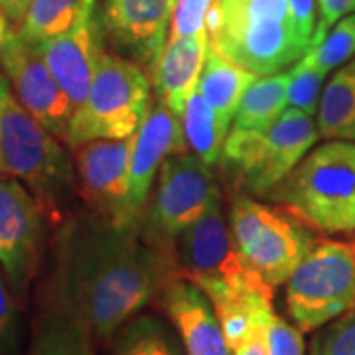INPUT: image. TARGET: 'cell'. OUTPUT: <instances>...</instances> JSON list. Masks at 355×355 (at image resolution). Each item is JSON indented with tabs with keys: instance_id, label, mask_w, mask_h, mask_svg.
Here are the masks:
<instances>
[{
	"instance_id": "obj_26",
	"label": "cell",
	"mask_w": 355,
	"mask_h": 355,
	"mask_svg": "<svg viewBox=\"0 0 355 355\" xmlns=\"http://www.w3.org/2000/svg\"><path fill=\"white\" fill-rule=\"evenodd\" d=\"M352 55H355V12L342 18L326 34V38L304 53L306 60L324 76L345 64Z\"/></svg>"
},
{
	"instance_id": "obj_1",
	"label": "cell",
	"mask_w": 355,
	"mask_h": 355,
	"mask_svg": "<svg viewBox=\"0 0 355 355\" xmlns=\"http://www.w3.org/2000/svg\"><path fill=\"white\" fill-rule=\"evenodd\" d=\"M174 268L144 239L140 223L73 217L55 243L51 306L93 338H111L176 277Z\"/></svg>"
},
{
	"instance_id": "obj_2",
	"label": "cell",
	"mask_w": 355,
	"mask_h": 355,
	"mask_svg": "<svg viewBox=\"0 0 355 355\" xmlns=\"http://www.w3.org/2000/svg\"><path fill=\"white\" fill-rule=\"evenodd\" d=\"M207 36L221 55L261 77L280 73L310 50L288 0H216Z\"/></svg>"
},
{
	"instance_id": "obj_21",
	"label": "cell",
	"mask_w": 355,
	"mask_h": 355,
	"mask_svg": "<svg viewBox=\"0 0 355 355\" xmlns=\"http://www.w3.org/2000/svg\"><path fill=\"white\" fill-rule=\"evenodd\" d=\"M318 132L326 140L355 142V64L336 71L322 91Z\"/></svg>"
},
{
	"instance_id": "obj_11",
	"label": "cell",
	"mask_w": 355,
	"mask_h": 355,
	"mask_svg": "<svg viewBox=\"0 0 355 355\" xmlns=\"http://www.w3.org/2000/svg\"><path fill=\"white\" fill-rule=\"evenodd\" d=\"M44 217L38 200L20 180L0 174V268L18 298L26 296L38 266Z\"/></svg>"
},
{
	"instance_id": "obj_17",
	"label": "cell",
	"mask_w": 355,
	"mask_h": 355,
	"mask_svg": "<svg viewBox=\"0 0 355 355\" xmlns=\"http://www.w3.org/2000/svg\"><path fill=\"white\" fill-rule=\"evenodd\" d=\"M101 30V24L93 16L64 36L38 44L46 64L69 97L73 109L81 107L87 99L89 89L93 85L97 67L105 53Z\"/></svg>"
},
{
	"instance_id": "obj_4",
	"label": "cell",
	"mask_w": 355,
	"mask_h": 355,
	"mask_svg": "<svg viewBox=\"0 0 355 355\" xmlns=\"http://www.w3.org/2000/svg\"><path fill=\"white\" fill-rule=\"evenodd\" d=\"M284 205L320 233L355 231V144L330 140L306 154L282 188Z\"/></svg>"
},
{
	"instance_id": "obj_18",
	"label": "cell",
	"mask_w": 355,
	"mask_h": 355,
	"mask_svg": "<svg viewBox=\"0 0 355 355\" xmlns=\"http://www.w3.org/2000/svg\"><path fill=\"white\" fill-rule=\"evenodd\" d=\"M209 36L207 32L180 40H166L164 50L150 65L153 85L158 101L178 116L184 114L186 103L198 89L202 77Z\"/></svg>"
},
{
	"instance_id": "obj_3",
	"label": "cell",
	"mask_w": 355,
	"mask_h": 355,
	"mask_svg": "<svg viewBox=\"0 0 355 355\" xmlns=\"http://www.w3.org/2000/svg\"><path fill=\"white\" fill-rule=\"evenodd\" d=\"M0 174L20 180L51 219L62 217L77 190L76 168L62 140L20 105L4 73H0Z\"/></svg>"
},
{
	"instance_id": "obj_25",
	"label": "cell",
	"mask_w": 355,
	"mask_h": 355,
	"mask_svg": "<svg viewBox=\"0 0 355 355\" xmlns=\"http://www.w3.org/2000/svg\"><path fill=\"white\" fill-rule=\"evenodd\" d=\"M288 83H291V71L259 77L243 95L239 109L233 119V128L239 130L263 128L268 127L272 121H277L288 109L286 103Z\"/></svg>"
},
{
	"instance_id": "obj_28",
	"label": "cell",
	"mask_w": 355,
	"mask_h": 355,
	"mask_svg": "<svg viewBox=\"0 0 355 355\" xmlns=\"http://www.w3.org/2000/svg\"><path fill=\"white\" fill-rule=\"evenodd\" d=\"M310 355H355V308L318 330Z\"/></svg>"
},
{
	"instance_id": "obj_16",
	"label": "cell",
	"mask_w": 355,
	"mask_h": 355,
	"mask_svg": "<svg viewBox=\"0 0 355 355\" xmlns=\"http://www.w3.org/2000/svg\"><path fill=\"white\" fill-rule=\"evenodd\" d=\"M162 306L186 355H231L216 308L198 284L172 277L162 288Z\"/></svg>"
},
{
	"instance_id": "obj_14",
	"label": "cell",
	"mask_w": 355,
	"mask_h": 355,
	"mask_svg": "<svg viewBox=\"0 0 355 355\" xmlns=\"http://www.w3.org/2000/svg\"><path fill=\"white\" fill-rule=\"evenodd\" d=\"M176 0H105L101 28L116 50L153 65L164 50Z\"/></svg>"
},
{
	"instance_id": "obj_5",
	"label": "cell",
	"mask_w": 355,
	"mask_h": 355,
	"mask_svg": "<svg viewBox=\"0 0 355 355\" xmlns=\"http://www.w3.org/2000/svg\"><path fill=\"white\" fill-rule=\"evenodd\" d=\"M153 111V83L137 62L103 53L87 99L69 121V148L91 140H125L137 135Z\"/></svg>"
},
{
	"instance_id": "obj_33",
	"label": "cell",
	"mask_w": 355,
	"mask_h": 355,
	"mask_svg": "<svg viewBox=\"0 0 355 355\" xmlns=\"http://www.w3.org/2000/svg\"><path fill=\"white\" fill-rule=\"evenodd\" d=\"M292 18L296 22L302 38L312 46L314 32H316V0H288Z\"/></svg>"
},
{
	"instance_id": "obj_20",
	"label": "cell",
	"mask_w": 355,
	"mask_h": 355,
	"mask_svg": "<svg viewBox=\"0 0 355 355\" xmlns=\"http://www.w3.org/2000/svg\"><path fill=\"white\" fill-rule=\"evenodd\" d=\"M95 16V0H30L18 34L30 44L64 36Z\"/></svg>"
},
{
	"instance_id": "obj_27",
	"label": "cell",
	"mask_w": 355,
	"mask_h": 355,
	"mask_svg": "<svg viewBox=\"0 0 355 355\" xmlns=\"http://www.w3.org/2000/svg\"><path fill=\"white\" fill-rule=\"evenodd\" d=\"M324 77L326 76L302 55L291 69V83L286 95L288 109H298L306 114L318 113Z\"/></svg>"
},
{
	"instance_id": "obj_10",
	"label": "cell",
	"mask_w": 355,
	"mask_h": 355,
	"mask_svg": "<svg viewBox=\"0 0 355 355\" xmlns=\"http://www.w3.org/2000/svg\"><path fill=\"white\" fill-rule=\"evenodd\" d=\"M176 265L182 268V277L200 288L221 284L239 291H272V286L266 284L239 253L231 227L223 217L221 193L209 203L202 217L180 235Z\"/></svg>"
},
{
	"instance_id": "obj_7",
	"label": "cell",
	"mask_w": 355,
	"mask_h": 355,
	"mask_svg": "<svg viewBox=\"0 0 355 355\" xmlns=\"http://www.w3.org/2000/svg\"><path fill=\"white\" fill-rule=\"evenodd\" d=\"M229 227L245 263L272 288L288 282L316 245L300 219L247 196L233 198Z\"/></svg>"
},
{
	"instance_id": "obj_30",
	"label": "cell",
	"mask_w": 355,
	"mask_h": 355,
	"mask_svg": "<svg viewBox=\"0 0 355 355\" xmlns=\"http://www.w3.org/2000/svg\"><path fill=\"white\" fill-rule=\"evenodd\" d=\"M20 349V320L8 291L6 277L0 272V355H16Z\"/></svg>"
},
{
	"instance_id": "obj_6",
	"label": "cell",
	"mask_w": 355,
	"mask_h": 355,
	"mask_svg": "<svg viewBox=\"0 0 355 355\" xmlns=\"http://www.w3.org/2000/svg\"><path fill=\"white\" fill-rule=\"evenodd\" d=\"M320 139L312 114L286 109L268 127L231 128L223 160L237 186L249 193H266L284 184Z\"/></svg>"
},
{
	"instance_id": "obj_12",
	"label": "cell",
	"mask_w": 355,
	"mask_h": 355,
	"mask_svg": "<svg viewBox=\"0 0 355 355\" xmlns=\"http://www.w3.org/2000/svg\"><path fill=\"white\" fill-rule=\"evenodd\" d=\"M0 69L16 99L55 139H67L73 105L60 87L36 44L14 34L0 51Z\"/></svg>"
},
{
	"instance_id": "obj_23",
	"label": "cell",
	"mask_w": 355,
	"mask_h": 355,
	"mask_svg": "<svg viewBox=\"0 0 355 355\" xmlns=\"http://www.w3.org/2000/svg\"><path fill=\"white\" fill-rule=\"evenodd\" d=\"M186 144L202 162L216 166L223 158V146L229 137V125L219 119L214 107L205 101L200 89L191 93L182 114Z\"/></svg>"
},
{
	"instance_id": "obj_31",
	"label": "cell",
	"mask_w": 355,
	"mask_h": 355,
	"mask_svg": "<svg viewBox=\"0 0 355 355\" xmlns=\"http://www.w3.org/2000/svg\"><path fill=\"white\" fill-rule=\"evenodd\" d=\"M304 331L272 314L266 330V355H304Z\"/></svg>"
},
{
	"instance_id": "obj_37",
	"label": "cell",
	"mask_w": 355,
	"mask_h": 355,
	"mask_svg": "<svg viewBox=\"0 0 355 355\" xmlns=\"http://www.w3.org/2000/svg\"><path fill=\"white\" fill-rule=\"evenodd\" d=\"M354 64H355V62H354Z\"/></svg>"
},
{
	"instance_id": "obj_36",
	"label": "cell",
	"mask_w": 355,
	"mask_h": 355,
	"mask_svg": "<svg viewBox=\"0 0 355 355\" xmlns=\"http://www.w3.org/2000/svg\"><path fill=\"white\" fill-rule=\"evenodd\" d=\"M10 24H12V22H10V18H8L6 12L0 8V51H2V48H4L6 44H8V40L14 36Z\"/></svg>"
},
{
	"instance_id": "obj_29",
	"label": "cell",
	"mask_w": 355,
	"mask_h": 355,
	"mask_svg": "<svg viewBox=\"0 0 355 355\" xmlns=\"http://www.w3.org/2000/svg\"><path fill=\"white\" fill-rule=\"evenodd\" d=\"M216 0H176L168 40H180L207 32V16Z\"/></svg>"
},
{
	"instance_id": "obj_34",
	"label": "cell",
	"mask_w": 355,
	"mask_h": 355,
	"mask_svg": "<svg viewBox=\"0 0 355 355\" xmlns=\"http://www.w3.org/2000/svg\"><path fill=\"white\" fill-rule=\"evenodd\" d=\"M272 314L261 318L253 326V330L247 334V338L231 349V355H266V330Z\"/></svg>"
},
{
	"instance_id": "obj_24",
	"label": "cell",
	"mask_w": 355,
	"mask_h": 355,
	"mask_svg": "<svg viewBox=\"0 0 355 355\" xmlns=\"http://www.w3.org/2000/svg\"><path fill=\"white\" fill-rule=\"evenodd\" d=\"M30 355H95L93 334L51 306L36 320Z\"/></svg>"
},
{
	"instance_id": "obj_9",
	"label": "cell",
	"mask_w": 355,
	"mask_h": 355,
	"mask_svg": "<svg viewBox=\"0 0 355 355\" xmlns=\"http://www.w3.org/2000/svg\"><path fill=\"white\" fill-rule=\"evenodd\" d=\"M219 193L211 166L202 162L196 154L170 156L160 168L158 188L140 223L144 239L178 268L176 243L180 235L202 217Z\"/></svg>"
},
{
	"instance_id": "obj_32",
	"label": "cell",
	"mask_w": 355,
	"mask_h": 355,
	"mask_svg": "<svg viewBox=\"0 0 355 355\" xmlns=\"http://www.w3.org/2000/svg\"><path fill=\"white\" fill-rule=\"evenodd\" d=\"M318 12H320V18H318L312 46H316V44H320L322 40L326 38V34L342 18L355 12V0H318Z\"/></svg>"
},
{
	"instance_id": "obj_13",
	"label": "cell",
	"mask_w": 355,
	"mask_h": 355,
	"mask_svg": "<svg viewBox=\"0 0 355 355\" xmlns=\"http://www.w3.org/2000/svg\"><path fill=\"white\" fill-rule=\"evenodd\" d=\"M135 137L125 140H91L73 150L77 191L95 216L116 225L137 221L128 214L130 156Z\"/></svg>"
},
{
	"instance_id": "obj_19",
	"label": "cell",
	"mask_w": 355,
	"mask_h": 355,
	"mask_svg": "<svg viewBox=\"0 0 355 355\" xmlns=\"http://www.w3.org/2000/svg\"><path fill=\"white\" fill-rule=\"evenodd\" d=\"M257 79H259L257 73L231 62L216 48L207 46V55H205L198 89L205 97V101L219 114V119L231 127L243 95Z\"/></svg>"
},
{
	"instance_id": "obj_15",
	"label": "cell",
	"mask_w": 355,
	"mask_h": 355,
	"mask_svg": "<svg viewBox=\"0 0 355 355\" xmlns=\"http://www.w3.org/2000/svg\"><path fill=\"white\" fill-rule=\"evenodd\" d=\"M186 146L182 116L158 101L140 125L132 142L128 190V214L132 221L142 223V207L150 196L158 168H162L170 156L186 153Z\"/></svg>"
},
{
	"instance_id": "obj_35",
	"label": "cell",
	"mask_w": 355,
	"mask_h": 355,
	"mask_svg": "<svg viewBox=\"0 0 355 355\" xmlns=\"http://www.w3.org/2000/svg\"><path fill=\"white\" fill-rule=\"evenodd\" d=\"M30 0H0V8L10 18V22H20L24 20V14L28 10Z\"/></svg>"
},
{
	"instance_id": "obj_22",
	"label": "cell",
	"mask_w": 355,
	"mask_h": 355,
	"mask_svg": "<svg viewBox=\"0 0 355 355\" xmlns=\"http://www.w3.org/2000/svg\"><path fill=\"white\" fill-rule=\"evenodd\" d=\"M111 355H186L174 326L154 314H137L113 334Z\"/></svg>"
},
{
	"instance_id": "obj_8",
	"label": "cell",
	"mask_w": 355,
	"mask_h": 355,
	"mask_svg": "<svg viewBox=\"0 0 355 355\" xmlns=\"http://www.w3.org/2000/svg\"><path fill=\"white\" fill-rule=\"evenodd\" d=\"M286 308L302 331L320 330L355 308V243H316L286 282Z\"/></svg>"
}]
</instances>
